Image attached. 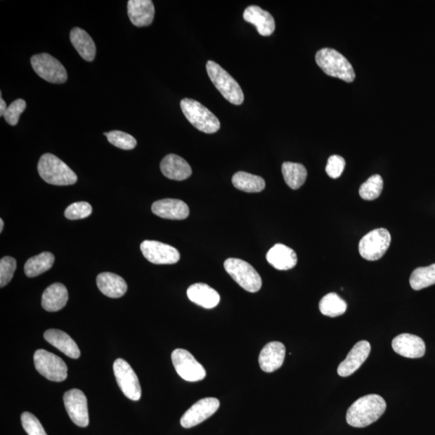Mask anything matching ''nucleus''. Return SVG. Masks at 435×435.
<instances>
[{
  "label": "nucleus",
  "instance_id": "nucleus-6",
  "mask_svg": "<svg viewBox=\"0 0 435 435\" xmlns=\"http://www.w3.org/2000/svg\"><path fill=\"white\" fill-rule=\"evenodd\" d=\"M224 268L241 288L250 293H257L261 290L262 279L250 264L240 259L229 258L224 262Z\"/></svg>",
  "mask_w": 435,
  "mask_h": 435
},
{
  "label": "nucleus",
  "instance_id": "nucleus-11",
  "mask_svg": "<svg viewBox=\"0 0 435 435\" xmlns=\"http://www.w3.org/2000/svg\"><path fill=\"white\" fill-rule=\"evenodd\" d=\"M115 379L123 394L132 401L141 398V387L138 377L129 363L123 359H117L113 365Z\"/></svg>",
  "mask_w": 435,
  "mask_h": 435
},
{
  "label": "nucleus",
  "instance_id": "nucleus-18",
  "mask_svg": "<svg viewBox=\"0 0 435 435\" xmlns=\"http://www.w3.org/2000/svg\"><path fill=\"white\" fill-rule=\"evenodd\" d=\"M285 356V346L283 343L271 342L264 346L259 356V363L264 372H273L283 366Z\"/></svg>",
  "mask_w": 435,
  "mask_h": 435
},
{
  "label": "nucleus",
  "instance_id": "nucleus-37",
  "mask_svg": "<svg viewBox=\"0 0 435 435\" xmlns=\"http://www.w3.org/2000/svg\"><path fill=\"white\" fill-rule=\"evenodd\" d=\"M16 269V261L13 257H5L0 261V286H6L12 280Z\"/></svg>",
  "mask_w": 435,
  "mask_h": 435
},
{
  "label": "nucleus",
  "instance_id": "nucleus-1",
  "mask_svg": "<svg viewBox=\"0 0 435 435\" xmlns=\"http://www.w3.org/2000/svg\"><path fill=\"white\" fill-rule=\"evenodd\" d=\"M387 407V403L379 395L362 396L346 412V422L353 427H366L377 422L384 415Z\"/></svg>",
  "mask_w": 435,
  "mask_h": 435
},
{
  "label": "nucleus",
  "instance_id": "nucleus-12",
  "mask_svg": "<svg viewBox=\"0 0 435 435\" xmlns=\"http://www.w3.org/2000/svg\"><path fill=\"white\" fill-rule=\"evenodd\" d=\"M63 401L66 411L75 425L86 427L89 425L87 398L82 391L71 389L64 394Z\"/></svg>",
  "mask_w": 435,
  "mask_h": 435
},
{
  "label": "nucleus",
  "instance_id": "nucleus-8",
  "mask_svg": "<svg viewBox=\"0 0 435 435\" xmlns=\"http://www.w3.org/2000/svg\"><path fill=\"white\" fill-rule=\"evenodd\" d=\"M390 244L391 235L388 230L384 228L373 230L361 240L360 254L367 261H378L387 252Z\"/></svg>",
  "mask_w": 435,
  "mask_h": 435
},
{
  "label": "nucleus",
  "instance_id": "nucleus-28",
  "mask_svg": "<svg viewBox=\"0 0 435 435\" xmlns=\"http://www.w3.org/2000/svg\"><path fill=\"white\" fill-rule=\"evenodd\" d=\"M55 257L51 252H42L27 260L25 264V273L27 278H35L47 272L54 264Z\"/></svg>",
  "mask_w": 435,
  "mask_h": 435
},
{
  "label": "nucleus",
  "instance_id": "nucleus-36",
  "mask_svg": "<svg viewBox=\"0 0 435 435\" xmlns=\"http://www.w3.org/2000/svg\"><path fill=\"white\" fill-rule=\"evenodd\" d=\"M92 213V207L86 202H74L65 212V216L70 220H78L89 217Z\"/></svg>",
  "mask_w": 435,
  "mask_h": 435
},
{
  "label": "nucleus",
  "instance_id": "nucleus-22",
  "mask_svg": "<svg viewBox=\"0 0 435 435\" xmlns=\"http://www.w3.org/2000/svg\"><path fill=\"white\" fill-rule=\"evenodd\" d=\"M44 338L48 344L72 359H79L81 356L79 346L74 340L63 330L49 329L44 334Z\"/></svg>",
  "mask_w": 435,
  "mask_h": 435
},
{
  "label": "nucleus",
  "instance_id": "nucleus-21",
  "mask_svg": "<svg viewBox=\"0 0 435 435\" xmlns=\"http://www.w3.org/2000/svg\"><path fill=\"white\" fill-rule=\"evenodd\" d=\"M128 15L132 23L136 27L150 25L155 15V8L151 0H129Z\"/></svg>",
  "mask_w": 435,
  "mask_h": 435
},
{
  "label": "nucleus",
  "instance_id": "nucleus-23",
  "mask_svg": "<svg viewBox=\"0 0 435 435\" xmlns=\"http://www.w3.org/2000/svg\"><path fill=\"white\" fill-rule=\"evenodd\" d=\"M189 299L197 306L212 309L217 306L220 301V296L216 290L204 283H196L187 290Z\"/></svg>",
  "mask_w": 435,
  "mask_h": 435
},
{
  "label": "nucleus",
  "instance_id": "nucleus-15",
  "mask_svg": "<svg viewBox=\"0 0 435 435\" xmlns=\"http://www.w3.org/2000/svg\"><path fill=\"white\" fill-rule=\"evenodd\" d=\"M371 351V345L368 341L358 342L349 352L346 359L338 367L340 377H346L352 375L361 367L368 359Z\"/></svg>",
  "mask_w": 435,
  "mask_h": 435
},
{
  "label": "nucleus",
  "instance_id": "nucleus-29",
  "mask_svg": "<svg viewBox=\"0 0 435 435\" xmlns=\"http://www.w3.org/2000/svg\"><path fill=\"white\" fill-rule=\"evenodd\" d=\"M282 170L285 181L291 189H299L305 183L307 178V170L304 164L285 162L283 164Z\"/></svg>",
  "mask_w": 435,
  "mask_h": 435
},
{
  "label": "nucleus",
  "instance_id": "nucleus-10",
  "mask_svg": "<svg viewBox=\"0 0 435 435\" xmlns=\"http://www.w3.org/2000/svg\"><path fill=\"white\" fill-rule=\"evenodd\" d=\"M173 365L178 375L189 382L202 381L207 376L204 367L198 362L190 351L176 349L173 351Z\"/></svg>",
  "mask_w": 435,
  "mask_h": 435
},
{
  "label": "nucleus",
  "instance_id": "nucleus-16",
  "mask_svg": "<svg viewBox=\"0 0 435 435\" xmlns=\"http://www.w3.org/2000/svg\"><path fill=\"white\" fill-rule=\"evenodd\" d=\"M396 353L410 359H418L426 353V344L422 338L411 334H401L392 341Z\"/></svg>",
  "mask_w": 435,
  "mask_h": 435
},
{
  "label": "nucleus",
  "instance_id": "nucleus-31",
  "mask_svg": "<svg viewBox=\"0 0 435 435\" xmlns=\"http://www.w3.org/2000/svg\"><path fill=\"white\" fill-rule=\"evenodd\" d=\"M346 308V302L335 293L325 295L319 302V310L325 316L335 318L343 316Z\"/></svg>",
  "mask_w": 435,
  "mask_h": 435
},
{
  "label": "nucleus",
  "instance_id": "nucleus-14",
  "mask_svg": "<svg viewBox=\"0 0 435 435\" xmlns=\"http://www.w3.org/2000/svg\"><path fill=\"white\" fill-rule=\"evenodd\" d=\"M219 405V401L214 398H207L198 401L181 417V427L188 429L200 425L207 418L216 414Z\"/></svg>",
  "mask_w": 435,
  "mask_h": 435
},
{
  "label": "nucleus",
  "instance_id": "nucleus-17",
  "mask_svg": "<svg viewBox=\"0 0 435 435\" xmlns=\"http://www.w3.org/2000/svg\"><path fill=\"white\" fill-rule=\"evenodd\" d=\"M152 212L158 217L172 220H183L190 214L189 207L186 202L173 198H165L154 202Z\"/></svg>",
  "mask_w": 435,
  "mask_h": 435
},
{
  "label": "nucleus",
  "instance_id": "nucleus-32",
  "mask_svg": "<svg viewBox=\"0 0 435 435\" xmlns=\"http://www.w3.org/2000/svg\"><path fill=\"white\" fill-rule=\"evenodd\" d=\"M410 284L413 290H421L435 284V264L420 267L412 273Z\"/></svg>",
  "mask_w": 435,
  "mask_h": 435
},
{
  "label": "nucleus",
  "instance_id": "nucleus-41",
  "mask_svg": "<svg viewBox=\"0 0 435 435\" xmlns=\"http://www.w3.org/2000/svg\"><path fill=\"white\" fill-rule=\"evenodd\" d=\"M4 220L1 219H0V233H2L3 230H4Z\"/></svg>",
  "mask_w": 435,
  "mask_h": 435
},
{
  "label": "nucleus",
  "instance_id": "nucleus-34",
  "mask_svg": "<svg viewBox=\"0 0 435 435\" xmlns=\"http://www.w3.org/2000/svg\"><path fill=\"white\" fill-rule=\"evenodd\" d=\"M104 135L107 136L108 141L112 145L121 148V150H131L137 145L134 137L124 131H112L108 132V134H104Z\"/></svg>",
  "mask_w": 435,
  "mask_h": 435
},
{
  "label": "nucleus",
  "instance_id": "nucleus-38",
  "mask_svg": "<svg viewBox=\"0 0 435 435\" xmlns=\"http://www.w3.org/2000/svg\"><path fill=\"white\" fill-rule=\"evenodd\" d=\"M26 106V102L22 98L16 99L11 103L4 115L7 123L12 126L18 124L20 115L25 112Z\"/></svg>",
  "mask_w": 435,
  "mask_h": 435
},
{
  "label": "nucleus",
  "instance_id": "nucleus-30",
  "mask_svg": "<svg viewBox=\"0 0 435 435\" xmlns=\"http://www.w3.org/2000/svg\"><path fill=\"white\" fill-rule=\"evenodd\" d=\"M233 184L236 189L247 193H259L266 188V181L261 177L246 172L235 174Z\"/></svg>",
  "mask_w": 435,
  "mask_h": 435
},
{
  "label": "nucleus",
  "instance_id": "nucleus-40",
  "mask_svg": "<svg viewBox=\"0 0 435 435\" xmlns=\"http://www.w3.org/2000/svg\"><path fill=\"white\" fill-rule=\"evenodd\" d=\"M8 108L6 103L4 100L2 96L1 98H0V117H3L4 115L5 112Z\"/></svg>",
  "mask_w": 435,
  "mask_h": 435
},
{
  "label": "nucleus",
  "instance_id": "nucleus-7",
  "mask_svg": "<svg viewBox=\"0 0 435 435\" xmlns=\"http://www.w3.org/2000/svg\"><path fill=\"white\" fill-rule=\"evenodd\" d=\"M36 370L44 377L55 382H64L68 376V368L63 359L46 350H37L34 354Z\"/></svg>",
  "mask_w": 435,
  "mask_h": 435
},
{
  "label": "nucleus",
  "instance_id": "nucleus-13",
  "mask_svg": "<svg viewBox=\"0 0 435 435\" xmlns=\"http://www.w3.org/2000/svg\"><path fill=\"white\" fill-rule=\"evenodd\" d=\"M141 250L147 260L155 264H174L179 261L180 253L175 247L162 242L145 240Z\"/></svg>",
  "mask_w": 435,
  "mask_h": 435
},
{
  "label": "nucleus",
  "instance_id": "nucleus-27",
  "mask_svg": "<svg viewBox=\"0 0 435 435\" xmlns=\"http://www.w3.org/2000/svg\"><path fill=\"white\" fill-rule=\"evenodd\" d=\"M70 39L77 52L86 62H92L95 59L96 54V44L85 30L80 29V27H74L70 32Z\"/></svg>",
  "mask_w": 435,
  "mask_h": 435
},
{
  "label": "nucleus",
  "instance_id": "nucleus-9",
  "mask_svg": "<svg viewBox=\"0 0 435 435\" xmlns=\"http://www.w3.org/2000/svg\"><path fill=\"white\" fill-rule=\"evenodd\" d=\"M31 65L37 74L51 84H64L67 72L59 60L48 53H40L31 58Z\"/></svg>",
  "mask_w": 435,
  "mask_h": 435
},
{
  "label": "nucleus",
  "instance_id": "nucleus-35",
  "mask_svg": "<svg viewBox=\"0 0 435 435\" xmlns=\"http://www.w3.org/2000/svg\"><path fill=\"white\" fill-rule=\"evenodd\" d=\"M22 426L29 435H48L38 418L30 412H24L21 415Z\"/></svg>",
  "mask_w": 435,
  "mask_h": 435
},
{
  "label": "nucleus",
  "instance_id": "nucleus-33",
  "mask_svg": "<svg viewBox=\"0 0 435 435\" xmlns=\"http://www.w3.org/2000/svg\"><path fill=\"white\" fill-rule=\"evenodd\" d=\"M383 187L384 181L382 176L372 175L361 186L360 195L363 200L367 201L375 200L382 195Z\"/></svg>",
  "mask_w": 435,
  "mask_h": 435
},
{
  "label": "nucleus",
  "instance_id": "nucleus-3",
  "mask_svg": "<svg viewBox=\"0 0 435 435\" xmlns=\"http://www.w3.org/2000/svg\"><path fill=\"white\" fill-rule=\"evenodd\" d=\"M316 60L323 72L330 77L346 82H352L356 79L354 69L349 60L333 48L320 49L316 55Z\"/></svg>",
  "mask_w": 435,
  "mask_h": 435
},
{
  "label": "nucleus",
  "instance_id": "nucleus-26",
  "mask_svg": "<svg viewBox=\"0 0 435 435\" xmlns=\"http://www.w3.org/2000/svg\"><path fill=\"white\" fill-rule=\"evenodd\" d=\"M96 283L98 290L104 295L112 299L123 297L128 290V285L124 279L112 273H103L98 275Z\"/></svg>",
  "mask_w": 435,
  "mask_h": 435
},
{
  "label": "nucleus",
  "instance_id": "nucleus-25",
  "mask_svg": "<svg viewBox=\"0 0 435 435\" xmlns=\"http://www.w3.org/2000/svg\"><path fill=\"white\" fill-rule=\"evenodd\" d=\"M69 299L68 290L62 283H54L44 291L41 306L46 311L57 312L65 306Z\"/></svg>",
  "mask_w": 435,
  "mask_h": 435
},
{
  "label": "nucleus",
  "instance_id": "nucleus-39",
  "mask_svg": "<svg viewBox=\"0 0 435 435\" xmlns=\"http://www.w3.org/2000/svg\"><path fill=\"white\" fill-rule=\"evenodd\" d=\"M345 160L340 156L330 157L326 167V172L330 178L337 179L342 175L345 169Z\"/></svg>",
  "mask_w": 435,
  "mask_h": 435
},
{
  "label": "nucleus",
  "instance_id": "nucleus-5",
  "mask_svg": "<svg viewBox=\"0 0 435 435\" xmlns=\"http://www.w3.org/2000/svg\"><path fill=\"white\" fill-rule=\"evenodd\" d=\"M181 111L189 122L204 134H216L220 129L219 119L202 103L191 98H184L180 103Z\"/></svg>",
  "mask_w": 435,
  "mask_h": 435
},
{
  "label": "nucleus",
  "instance_id": "nucleus-4",
  "mask_svg": "<svg viewBox=\"0 0 435 435\" xmlns=\"http://www.w3.org/2000/svg\"><path fill=\"white\" fill-rule=\"evenodd\" d=\"M207 71L214 86L228 102L238 106L244 103V93L238 82L221 66L213 60H209Z\"/></svg>",
  "mask_w": 435,
  "mask_h": 435
},
{
  "label": "nucleus",
  "instance_id": "nucleus-20",
  "mask_svg": "<svg viewBox=\"0 0 435 435\" xmlns=\"http://www.w3.org/2000/svg\"><path fill=\"white\" fill-rule=\"evenodd\" d=\"M162 172L165 177L175 181H183L189 178L192 169L185 159L175 154H169L161 162Z\"/></svg>",
  "mask_w": 435,
  "mask_h": 435
},
{
  "label": "nucleus",
  "instance_id": "nucleus-19",
  "mask_svg": "<svg viewBox=\"0 0 435 435\" xmlns=\"http://www.w3.org/2000/svg\"><path fill=\"white\" fill-rule=\"evenodd\" d=\"M243 18L245 21L256 26L259 34L264 37L273 34L276 27L273 15L255 5L245 9Z\"/></svg>",
  "mask_w": 435,
  "mask_h": 435
},
{
  "label": "nucleus",
  "instance_id": "nucleus-2",
  "mask_svg": "<svg viewBox=\"0 0 435 435\" xmlns=\"http://www.w3.org/2000/svg\"><path fill=\"white\" fill-rule=\"evenodd\" d=\"M38 173L46 183L54 186L74 185L76 174L62 160L51 153L44 154L37 165Z\"/></svg>",
  "mask_w": 435,
  "mask_h": 435
},
{
  "label": "nucleus",
  "instance_id": "nucleus-24",
  "mask_svg": "<svg viewBox=\"0 0 435 435\" xmlns=\"http://www.w3.org/2000/svg\"><path fill=\"white\" fill-rule=\"evenodd\" d=\"M267 261L278 271H289L296 266L297 257L290 247L282 244L275 245L266 255Z\"/></svg>",
  "mask_w": 435,
  "mask_h": 435
}]
</instances>
